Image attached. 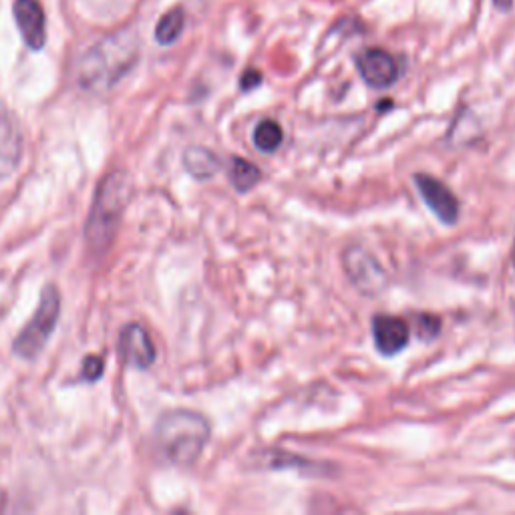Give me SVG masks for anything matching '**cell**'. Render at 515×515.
Here are the masks:
<instances>
[{
  "label": "cell",
  "mask_w": 515,
  "mask_h": 515,
  "mask_svg": "<svg viewBox=\"0 0 515 515\" xmlns=\"http://www.w3.org/2000/svg\"><path fill=\"white\" fill-rule=\"evenodd\" d=\"M137 61V37L133 31L115 33L93 45L79 63V83L87 91H109Z\"/></svg>",
  "instance_id": "obj_1"
},
{
  "label": "cell",
  "mask_w": 515,
  "mask_h": 515,
  "mask_svg": "<svg viewBox=\"0 0 515 515\" xmlns=\"http://www.w3.org/2000/svg\"><path fill=\"white\" fill-rule=\"evenodd\" d=\"M131 200V178L127 171L117 169L107 174L95 190L93 206L89 212L85 240L93 254H105L119 230L125 208Z\"/></svg>",
  "instance_id": "obj_2"
},
{
  "label": "cell",
  "mask_w": 515,
  "mask_h": 515,
  "mask_svg": "<svg viewBox=\"0 0 515 515\" xmlns=\"http://www.w3.org/2000/svg\"><path fill=\"white\" fill-rule=\"evenodd\" d=\"M212 435L208 419L196 411H169L155 425V441L167 461L180 467L194 465Z\"/></svg>",
  "instance_id": "obj_3"
},
{
  "label": "cell",
  "mask_w": 515,
  "mask_h": 515,
  "mask_svg": "<svg viewBox=\"0 0 515 515\" xmlns=\"http://www.w3.org/2000/svg\"><path fill=\"white\" fill-rule=\"evenodd\" d=\"M59 316H61V294H59L57 286L51 284L43 290L37 312L33 314L29 324L21 330V334L17 336L15 345H13L15 355H19L21 359L39 357L57 326Z\"/></svg>",
  "instance_id": "obj_4"
},
{
  "label": "cell",
  "mask_w": 515,
  "mask_h": 515,
  "mask_svg": "<svg viewBox=\"0 0 515 515\" xmlns=\"http://www.w3.org/2000/svg\"><path fill=\"white\" fill-rule=\"evenodd\" d=\"M342 266H345L349 280L359 288V292L367 296L381 294L389 284V276L379 260L361 246H351L345 250Z\"/></svg>",
  "instance_id": "obj_5"
},
{
  "label": "cell",
  "mask_w": 515,
  "mask_h": 515,
  "mask_svg": "<svg viewBox=\"0 0 515 515\" xmlns=\"http://www.w3.org/2000/svg\"><path fill=\"white\" fill-rule=\"evenodd\" d=\"M363 81L373 89H389L399 79L397 59L383 49H365L355 59Z\"/></svg>",
  "instance_id": "obj_6"
},
{
  "label": "cell",
  "mask_w": 515,
  "mask_h": 515,
  "mask_svg": "<svg viewBox=\"0 0 515 515\" xmlns=\"http://www.w3.org/2000/svg\"><path fill=\"white\" fill-rule=\"evenodd\" d=\"M119 355L133 369H149L155 363V345L141 324H127L119 334Z\"/></svg>",
  "instance_id": "obj_7"
},
{
  "label": "cell",
  "mask_w": 515,
  "mask_h": 515,
  "mask_svg": "<svg viewBox=\"0 0 515 515\" xmlns=\"http://www.w3.org/2000/svg\"><path fill=\"white\" fill-rule=\"evenodd\" d=\"M415 184L419 188L421 198L429 206V210L447 226H453L459 220V200L453 196V192L433 176L417 174Z\"/></svg>",
  "instance_id": "obj_8"
},
{
  "label": "cell",
  "mask_w": 515,
  "mask_h": 515,
  "mask_svg": "<svg viewBox=\"0 0 515 515\" xmlns=\"http://www.w3.org/2000/svg\"><path fill=\"white\" fill-rule=\"evenodd\" d=\"M13 15L29 49L41 51L47 43V17L39 0H15Z\"/></svg>",
  "instance_id": "obj_9"
},
{
  "label": "cell",
  "mask_w": 515,
  "mask_h": 515,
  "mask_svg": "<svg viewBox=\"0 0 515 515\" xmlns=\"http://www.w3.org/2000/svg\"><path fill=\"white\" fill-rule=\"evenodd\" d=\"M375 347L381 355H399L409 345V326L403 318L391 314H379L373 318Z\"/></svg>",
  "instance_id": "obj_10"
},
{
  "label": "cell",
  "mask_w": 515,
  "mask_h": 515,
  "mask_svg": "<svg viewBox=\"0 0 515 515\" xmlns=\"http://www.w3.org/2000/svg\"><path fill=\"white\" fill-rule=\"evenodd\" d=\"M21 155L23 131L11 115L0 113V180H7L15 174Z\"/></svg>",
  "instance_id": "obj_11"
},
{
  "label": "cell",
  "mask_w": 515,
  "mask_h": 515,
  "mask_svg": "<svg viewBox=\"0 0 515 515\" xmlns=\"http://www.w3.org/2000/svg\"><path fill=\"white\" fill-rule=\"evenodd\" d=\"M184 167L192 178L206 182L218 174L220 159L210 149L194 145L184 153Z\"/></svg>",
  "instance_id": "obj_12"
},
{
  "label": "cell",
  "mask_w": 515,
  "mask_h": 515,
  "mask_svg": "<svg viewBox=\"0 0 515 515\" xmlns=\"http://www.w3.org/2000/svg\"><path fill=\"white\" fill-rule=\"evenodd\" d=\"M184 29H186V11L182 7H174L159 19L155 27V41L159 45H174L182 37Z\"/></svg>",
  "instance_id": "obj_13"
},
{
  "label": "cell",
  "mask_w": 515,
  "mask_h": 515,
  "mask_svg": "<svg viewBox=\"0 0 515 515\" xmlns=\"http://www.w3.org/2000/svg\"><path fill=\"white\" fill-rule=\"evenodd\" d=\"M230 182L240 194H246L262 182V171L252 161L244 157H234L230 165Z\"/></svg>",
  "instance_id": "obj_14"
},
{
  "label": "cell",
  "mask_w": 515,
  "mask_h": 515,
  "mask_svg": "<svg viewBox=\"0 0 515 515\" xmlns=\"http://www.w3.org/2000/svg\"><path fill=\"white\" fill-rule=\"evenodd\" d=\"M284 141V131L280 127L278 121L274 119H264L256 125L254 129V145L258 151H264V153H274L280 149Z\"/></svg>",
  "instance_id": "obj_15"
},
{
  "label": "cell",
  "mask_w": 515,
  "mask_h": 515,
  "mask_svg": "<svg viewBox=\"0 0 515 515\" xmlns=\"http://www.w3.org/2000/svg\"><path fill=\"white\" fill-rule=\"evenodd\" d=\"M103 371H105V361L101 357H87L83 361V371L81 373H83L85 381L95 383L97 379H101Z\"/></svg>",
  "instance_id": "obj_16"
},
{
  "label": "cell",
  "mask_w": 515,
  "mask_h": 515,
  "mask_svg": "<svg viewBox=\"0 0 515 515\" xmlns=\"http://www.w3.org/2000/svg\"><path fill=\"white\" fill-rule=\"evenodd\" d=\"M439 330H441V322H439V318H435V316H429V314H423L421 316V320H419V334L425 338H433V336H437L439 334Z\"/></svg>",
  "instance_id": "obj_17"
},
{
  "label": "cell",
  "mask_w": 515,
  "mask_h": 515,
  "mask_svg": "<svg viewBox=\"0 0 515 515\" xmlns=\"http://www.w3.org/2000/svg\"><path fill=\"white\" fill-rule=\"evenodd\" d=\"M260 83H262V75H260V71H256V69H248V71L242 75V79H240V87H242L244 91L256 89Z\"/></svg>",
  "instance_id": "obj_18"
},
{
  "label": "cell",
  "mask_w": 515,
  "mask_h": 515,
  "mask_svg": "<svg viewBox=\"0 0 515 515\" xmlns=\"http://www.w3.org/2000/svg\"><path fill=\"white\" fill-rule=\"evenodd\" d=\"M493 3H495V7H497L499 11H507V9L511 7L513 0H493Z\"/></svg>",
  "instance_id": "obj_19"
},
{
  "label": "cell",
  "mask_w": 515,
  "mask_h": 515,
  "mask_svg": "<svg viewBox=\"0 0 515 515\" xmlns=\"http://www.w3.org/2000/svg\"><path fill=\"white\" fill-rule=\"evenodd\" d=\"M511 264L515 268V242H513V250H511Z\"/></svg>",
  "instance_id": "obj_20"
}]
</instances>
